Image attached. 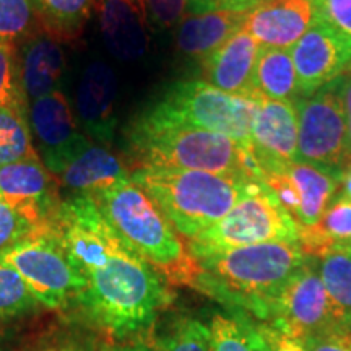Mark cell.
Here are the masks:
<instances>
[{
  "mask_svg": "<svg viewBox=\"0 0 351 351\" xmlns=\"http://www.w3.org/2000/svg\"><path fill=\"white\" fill-rule=\"evenodd\" d=\"M46 230L86 282L75 304L108 335H138L173 300L163 276L122 241L93 197L60 202Z\"/></svg>",
  "mask_w": 351,
  "mask_h": 351,
  "instance_id": "cell-1",
  "label": "cell"
},
{
  "mask_svg": "<svg viewBox=\"0 0 351 351\" xmlns=\"http://www.w3.org/2000/svg\"><path fill=\"white\" fill-rule=\"evenodd\" d=\"M192 287L263 322L270 302L307 262L300 243H265L192 256Z\"/></svg>",
  "mask_w": 351,
  "mask_h": 351,
  "instance_id": "cell-2",
  "label": "cell"
},
{
  "mask_svg": "<svg viewBox=\"0 0 351 351\" xmlns=\"http://www.w3.org/2000/svg\"><path fill=\"white\" fill-rule=\"evenodd\" d=\"M127 142L138 168L192 169L261 179L249 147L217 132L171 119L155 108L132 124Z\"/></svg>",
  "mask_w": 351,
  "mask_h": 351,
  "instance_id": "cell-3",
  "label": "cell"
},
{
  "mask_svg": "<svg viewBox=\"0 0 351 351\" xmlns=\"http://www.w3.org/2000/svg\"><path fill=\"white\" fill-rule=\"evenodd\" d=\"M130 181L152 197L176 232L189 241L218 223L262 182L239 174L166 168H137Z\"/></svg>",
  "mask_w": 351,
  "mask_h": 351,
  "instance_id": "cell-4",
  "label": "cell"
},
{
  "mask_svg": "<svg viewBox=\"0 0 351 351\" xmlns=\"http://www.w3.org/2000/svg\"><path fill=\"white\" fill-rule=\"evenodd\" d=\"M99 212L132 251L171 283L192 287L197 263L163 212L142 187L130 181L93 195Z\"/></svg>",
  "mask_w": 351,
  "mask_h": 351,
  "instance_id": "cell-5",
  "label": "cell"
},
{
  "mask_svg": "<svg viewBox=\"0 0 351 351\" xmlns=\"http://www.w3.org/2000/svg\"><path fill=\"white\" fill-rule=\"evenodd\" d=\"M265 243H300V226L263 182L243 197L218 223L189 241L191 256Z\"/></svg>",
  "mask_w": 351,
  "mask_h": 351,
  "instance_id": "cell-6",
  "label": "cell"
},
{
  "mask_svg": "<svg viewBox=\"0 0 351 351\" xmlns=\"http://www.w3.org/2000/svg\"><path fill=\"white\" fill-rule=\"evenodd\" d=\"M261 98L230 95L204 80H187L171 85L153 108L171 119L217 132L249 147Z\"/></svg>",
  "mask_w": 351,
  "mask_h": 351,
  "instance_id": "cell-7",
  "label": "cell"
},
{
  "mask_svg": "<svg viewBox=\"0 0 351 351\" xmlns=\"http://www.w3.org/2000/svg\"><path fill=\"white\" fill-rule=\"evenodd\" d=\"M0 258L19 271L34 300L51 309L70 306L85 289V278L69 261L62 244L46 228L0 252Z\"/></svg>",
  "mask_w": 351,
  "mask_h": 351,
  "instance_id": "cell-8",
  "label": "cell"
},
{
  "mask_svg": "<svg viewBox=\"0 0 351 351\" xmlns=\"http://www.w3.org/2000/svg\"><path fill=\"white\" fill-rule=\"evenodd\" d=\"M345 77L327 83L295 103L300 161L327 168H343L348 160L343 106Z\"/></svg>",
  "mask_w": 351,
  "mask_h": 351,
  "instance_id": "cell-9",
  "label": "cell"
},
{
  "mask_svg": "<svg viewBox=\"0 0 351 351\" xmlns=\"http://www.w3.org/2000/svg\"><path fill=\"white\" fill-rule=\"evenodd\" d=\"M263 322L300 340L340 326L314 257L283 285Z\"/></svg>",
  "mask_w": 351,
  "mask_h": 351,
  "instance_id": "cell-10",
  "label": "cell"
},
{
  "mask_svg": "<svg viewBox=\"0 0 351 351\" xmlns=\"http://www.w3.org/2000/svg\"><path fill=\"white\" fill-rule=\"evenodd\" d=\"M28 117L43 163L57 176L91 142L78 130L67 96L59 90L32 101Z\"/></svg>",
  "mask_w": 351,
  "mask_h": 351,
  "instance_id": "cell-11",
  "label": "cell"
},
{
  "mask_svg": "<svg viewBox=\"0 0 351 351\" xmlns=\"http://www.w3.org/2000/svg\"><path fill=\"white\" fill-rule=\"evenodd\" d=\"M301 98L351 73V41L315 21L313 28L291 47Z\"/></svg>",
  "mask_w": 351,
  "mask_h": 351,
  "instance_id": "cell-12",
  "label": "cell"
},
{
  "mask_svg": "<svg viewBox=\"0 0 351 351\" xmlns=\"http://www.w3.org/2000/svg\"><path fill=\"white\" fill-rule=\"evenodd\" d=\"M0 200L38 230L49 225L62 202L56 179L38 158L0 168Z\"/></svg>",
  "mask_w": 351,
  "mask_h": 351,
  "instance_id": "cell-13",
  "label": "cell"
},
{
  "mask_svg": "<svg viewBox=\"0 0 351 351\" xmlns=\"http://www.w3.org/2000/svg\"><path fill=\"white\" fill-rule=\"evenodd\" d=\"M254 160L262 169L298 160V116L291 101L261 98L252 121L251 143Z\"/></svg>",
  "mask_w": 351,
  "mask_h": 351,
  "instance_id": "cell-14",
  "label": "cell"
},
{
  "mask_svg": "<svg viewBox=\"0 0 351 351\" xmlns=\"http://www.w3.org/2000/svg\"><path fill=\"white\" fill-rule=\"evenodd\" d=\"M95 8L109 54L121 62L147 54L152 25L145 0H95Z\"/></svg>",
  "mask_w": 351,
  "mask_h": 351,
  "instance_id": "cell-15",
  "label": "cell"
},
{
  "mask_svg": "<svg viewBox=\"0 0 351 351\" xmlns=\"http://www.w3.org/2000/svg\"><path fill=\"white\" fill-rule=\"evenodd\" d=\"M314 25L313 0H262L247 12L244 29L261 47L291 49Z\"/></svg>",
  "mask_w": 351,
  "mask_h": 351,
  "instance_id": "cell-16",
  "label": "cell"
},
{
  "mask_svg": "<svg viewBox=\"0 0 351 351\" xmlns=\"http://www.w3.org/2000/svg\"><path fill=\"white\" fill-rule=\"evenodd\" d=\"M117 78L103 60L90 62L77 86V117L95 143L109 145L116 132Z\"/></svg>",
  "mask_w": 351,
  "mask_h": 351,
  "instance_id": "cell-17",
  "label": "cell"
},
{
  "mask_svg": "<svg viewBox=\"0 0 351 351\" xmlns=\"http://www.w3.org/2000/svg\"><path fill=\"white\" fill-rule=\"evenodd\" d=\"M261 46L243 28L204 59V82L239 96H261L254 90V69Z\"/></svg>",
  "mask_w": 351,
  "mask_h": 351,
  "instance_id": "cell-18",
  "label": "cell"
},
{
  "mask_svg": "<svg viewBox=\"0 0 351 351\" xmlns=\"http://www.w3.org/2000/svg\"><path fill=\"white\" fill-rule=\"evenodd\" d=\"M283 173L296 199V212L293 215L296 225L300 230L317 225L340 191L341 168H327L296 160L283 165Z\"/></svg>",
  "mask_w": 351,
  "mask_h": 351,
  "instance_id": "cell-19",
  "label": "cell"
},
{
  "mask_svg": "<svg viewBox=\"0 0 351 351\" xmlns=\"http://www.w3.org/2000/svg\"><path fill=\"white\" fill-rule=\"evenodd\" d=\"M59 178L73 195L93 197L104 189L129 181L130 173L108 148L90 142L60 171Z\"/></svg>",
  "mask_w": 351,
  "mask_h": 351,
  "instance_id": "cell-20",
  "label": "cell"
},
{
  "mask_svg": "<svg viewBox=\"0 0 351 351\" xmlns=\"http://www.w3.org/2000/svg\"><path fill=\"white\" fill-rule=\"evenodd\" d=\"M65 70V51L59 38L38 34L25 44L20 60V80L32 101L57 91Z\"/></svg>",
  "mask_w": 351,
  "mask_h": 351,
  "instance_id": "cell-21",
  "label": "cell"
},
{
  "mask_svg": "<svg viewBox=\"0 0 351 351\" xmlns=\"http://www.w3.org/2000/svg\"><path fill=\"white\" fill-rule=\"evenodd\" d=\"M247 12H212L179 21L176 44L189 57L204 60L244 28Z\"/></svg>",
  "mask_w": 351,
  "mask_h": 351,
  "instance_id": "cell-22",
  "label": "cell"
},
{
  "mask_svg": "<svg viewBox=\"0 0 351 351\" xmlns=\"http://www.w3.org/2000/svg\"><path fill=\"white\" fill-rule=\"evenodd\" d=\"M254 90L267 99L296 103L301 98L291 51L275 47L258 49L254 69Z\"/></svg>",
  "mask_w": 351,
  "mask_h": 351,
  "instance_id": "cell-23",
  "label": "cell"
},
{
  "mask_svg": "<svg viewBox=\"0 0 351 351\" xmlns=\"http://www.w3.org/2000/svg\"><path fill=\"white\" fill-rule=\"evenodd\" d=\"M345 244H351V200L337 195L317 225L300 230V245L307 257L317 258Z\"/></svg>",
  "mask_w": 351,
  "mask_h": 351,
  "instance_id": "cell-24",
  "label": "cell"
},
{
  "mask_svg": "<svg viewBox=\"0 0 351 351\" xmlns=\"http://www.w3.org/2000/svg\"><path fill=\"white\" fill-rule=\"evenodd\" d=\"M333 311L340 326L351 324V257L340 249H330L315 258Z\"/></svg>",
  "mask_w": 351,
  "mask_h": 351,
  "instance_id": "cell-25",
  "label": "cell"
},
{
  "mask_svg": "<svg viewBox=\"0 0 351 351\" xmlns=\"http://www.w3.org/2000/svg\"><path fill=\"white\" fill-rule=\"evenodd\" d=\"M38 20L56 38H75L90 19L95 0H33Z\"/></svg>",
  "mask_w": 351,
  "mask_h": 351,
  "instance_id": "cell-26",
  "label": "cell"
},
{
  "mask_svg": "<svg viewBox=\"0 0 351 351\" xmlns=\"http://www.w3.org/2000/svg\"><path fill=\"white\" fill-rule=\"evenodd\" d=\"M38 158L26 108H0V168Z\"/></svg>",
  "mask_w": 351,
  "mask_h": 351,
  "instance_id": "cell-27",
  "label": "cell"
},
{
  "mask_svg": "<svg viewBox=\"0 0 351 351\" xmlns=\"http://www.w3.org/2000/svg\"><path fill=\"white\" fill-rule=\"evenodd\" d=\"M208 330L212 351H258L243 313L213 315Z\"/></svg>",
  "mask_w": 351,
  "mask_h": 351,
  "instance_id": "cell-28",
  "label": "cell"
},
{
  "mask_svg": "<svg viewBox=\"0 0 351 351\" xmlns=\"http://www.w3.org/2000/svg\"><path fill=\"white\" fill-rule=\"evenodd\" d=\"M38 304L21 275L0 258V317H15Z\"/></svg>",
  "mask_w": 351,
  "mask_h": 351,
  "instance_id": "cell-29",
  "label": "cell"
},
{
  "mask_svg": "<svg viewBox=\"0 0 351 351\" xmlns=\"http://www.w3.org/2000/svg\"><path fill=\"white\" fill-rule=\"evenodd\" d=\"M155 343L158 351H212L208 327L192 317H179Z\"/></svg>",
  "mask_w": 351,
  "mask_h": 351,
  "instance_id": "cell-30",
  "label": "cell"
},
{
  "mask_svg": "<svg viewBox=\"0 0 351 351\" xmlns=\"http://www.w3.org/2000/svg\"><path fill=\"white\" fill-rule=\"evenodd\" d=\"M36 21L33 0H0V41L13 43L23 38Z\"/></svg>",
  "mask_w": 351,
  "mask_h": 351,
  "instance_id": "cell-31",
  "label": "cell"
},
{
  "mask_svg": "<svg viewBox=\"0 0 351 351\" xmlns=\"http://www.w3.org/2000/svg\"><path fill=\"white\" fill-rule=\"evenodd\" d=\"M25 98L13 44L0 41V108H26Z\"/></svg>",
  "mask_w": 351,
  "mask_h": 351,
  "instance_id": "cell-32",
  "label": "cell"
},
{
  "mask_svg": "<svg viewBox=\"0 0 351 351\" xmlns=\"http://www.w3.org/2000/svg\"><path fill=\"white\" fill-rule=\"evenodd\" d=\"M244 317L258 351H306L302 341L296 337L288 335L270 324L258 322V320L249 317L247 314H244Z\"/></svg>",
  "mask_w": 351,
  "mask_h": 351,
  "instance_id": "cell-33",
  "label": "cell"
},
{
  "mask_svg": "<svg viewBox=\"0 0 351 351\" xmlns=\"http://www.w3.org/2000/svg\"><path fill=\"white\" fill-rule=\"evenodd\" d=\"M315 21L351 41V0H313Z\"/></svg>",
  "mask_w": 351,
  "mask_h": 351,
  "instance_id": "cell-34",
  "label": "cell"
},
{
  "mask_svg": "<svg viewBox=\"0 0 351 351\" xmlns=\"http://www.w3.org/2000/svg\"><path fill=\"white\" fill-rule=\"evenodd\" d=\"M38 231L28 219L0 200V252Z\"/></svg>",
  "mask_w": 351,
  "mask_h": 351,
  "instance_id": "cell-35",
  "label": "cell"
},
{
  "mask_svg": "<svg viewBox=\"0 0 351 351\" xmlns=\"http://www.w3.org/2000/svg\"><path fill=\"white\" fill-rule=\"evenodd\" d=\"M301 341L306 351H351V327L327 328Z\"/></svg>",
  "mask_w": 351,
  "mask_h": 351,
  "instance_id": "cell-36",
  "label": "cell"
},
{
  "mask_svg": "<svg viewBox=\"0 0 351 351\" xmlns=\"http://www.w3.org/2000/svg\"><path fill=\"white\" fill-rule=\"evenodd\" d=\"M152 28L169 29L179 25L186 12V0H145Z\"/></svg>",
  "mask_w": 351,
  "mask_h": 351,
  "instance_id": "cell-37",
  "label": "cell"
},
{
  "mask_svg": "<svg viewBox=\"0 0 351 351\" xmlns=\"http://www.w3.org/2000/svg\"><path fill=\"white\" fill-rule=\"evenodd\" d=\"M258 2L262 0H186L184 16L212 12H249Z\"/></svg>",
  "mask_w": 351,
  "mask_h": 351,
  "instance_id": "cell-38",
  "label": "cell"
},
{
  "mask_svg": "<svg viewBox=\"0 0 351 351\" xmlns=\"http://www.w3.org/2000/svg\"><path fill=\"white\" fill-rule=\"evenodd\" d=\"M99 351H158L155 341H148L140 337H134L130 340H124L121 343L104 345Z\"/></svg>",
  "mask_w": 351,
  "mask_h": 351,
  "instance_id": "cell-39",
  "label": "cell"
},
{
  "mask_svg": "<svg viewBox=\"0 0 351 351\" xmlns=\"http://www.w3.org/2000/svg\"><path fill=\"white\" fill-rule=\"evenodd\" d=\"M343 106L346 119V153L351 156V73L345 77L343 82Z\"/></svg>",
  "mask_w": 351,
  "mask_h": 351,
  "instance_id": "cell-40",
  "label": "cell"
},
{
  "mask_svg": "<svg viewBox=\"0 0 351 351\" xmlns=\"http://www.w3.org/2000/svg\"><path fill=\"white\" fill-rule=\"evenodd\" d=\"M340 197L351 200V156L341 168V184H340Z\"/></svg>",
  "mask_w": 351,
  "mask_h": 351,
  "instance_id": "cell-41",
  "label": "cell"
},
{
  "mask_svg": "<svg viewBox=\"0 0 351 351\" xmlns=\"http://www.w3.org/2000/svg\"><path fill=\"white\" fill-rule=\"evenodd\" d=\"M47 351H82V350L77 348V346H59V348H52Z\"/></svg>",
  "mask_w": 351,
  "mask_h": 351,
  "instance_id": "cell-42",
  "label": "cell"
},
{
  "mask_svg": "<svg viewBox=\"0 0 351 351\" xmlns=\"http://www.w3.org/2000/svg\"><path fill=\"white\" fill-rule=\"evenodd\" d=\"M333 249H340V251H343L348 254V256L351 257V244H345V245H339V247H333Z\"/></svg>",
  "mask_w": 351,
  "mask_h": 351,
  "instance_id": "cell-43",
  "label": "cell"
},
{
  "mask_svg": "<svg viewBox=\"0 0 351 351\" xmlns=\"http://www.w3.org/2000/svg\"><path fill=\"white\" fill-rule=\"evenodd\" d=\"M350 327H351V324H350Z\"/></svg>",
  "mask_w": 351,
  "mask_h": 351,
  "instance_id": "cell-44",
  "label": "cell"
}]
</instances>
